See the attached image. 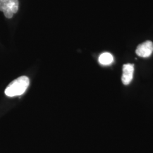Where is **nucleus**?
Listing matches in <instances>:
<instances>
[{
  "instance_id": "nucleus-1",
  "label": "nucleus",
  "mask_w": 153,
  "mask_h": 153,
  "mask_svg": "<svg viewBox=\"0 0 153 153\" xmlns=\"http://www.w3.org/2000/svg\"><path fill=\"white\" fill-rule=\"evenodd\" d=\"M29 84L30 80L27 76H20L12 81L6 88V95L9 97L21 95L26 91Z\"/></svg>"
},
{
  "instance_id": "nucleus-2",
  "label": "nucleus",
  "mask_w": 153,
  "mask_h": 153,
  "mask_svg": "<svg viewBox=\"0 0 153 153\" xmlns=\"http://www.w3.org/2000/svg\"><path fill=\"white\" fill-rule=\"evenodd\" d=\"M153 52V43L149 40L139 44L136 51V53L138 56L145 58L150 56Z\"/></svg>"
},
{
  "instance_id": "nucleus-5",
  "label": "nucleus",
  "mask_w": 153,
  "mask_h": 153,
  "mask_svg": "<svg viewBox=\"0 0 153 153\" xmlns=\"http://www.w3.org/2000/svg\"><path fill=\"white\" fill-rule=\"evenodd\" d=\"M7 7L11 10L13 14H16L18 10L19 2L18 0H9Z\"/></svg>"
},
{
  "instance_id": "nucleus-3",
  "label": "nucleus",
  "mask_w": 153,
  "mask_h": 153,
  "mask_svg": "<svg viewBox=\"0 0 153 153\" xmlns=\"http://www.w3.org/2000/svg\"><path fill=\"white\" fill-rule=\"evenodd\" d=\"M134 73V65L131 64H124L123 67V76L121 78L124 85H129L133 79Z\"/></svg>"
},
{
  "instance_id": "nucleus-6",
  "label": "nucleus",
  "mask_w": 153,
  "mask_h": 153,
  "mask_svg": "<svg viewBox=\"0 0 153 153\" xmlns=\"http://www.w3.org/2000/svg\"><path fill=\"white\" fill-rule=\"evenodd\" d=\"M9 0H0V11H4L7 9Z\"/></svg>"
},
{
  "instance_id": "nucleus-4",
  "label": "nucleus",
  "mask_w": 153,
  "mask_h": 153,
  "mask_svg": "<svg viewBox=\"0 0 153 153\" xmlns=\"http://www.w3.org/2000/svg\"><path fill=\"white\" fill-rule=\"evenodd\" d=\"M114 61L113 56L108 52H105L101 54L99 57V62L103 65H108Z\"/></svg>"
}]
</instances>
